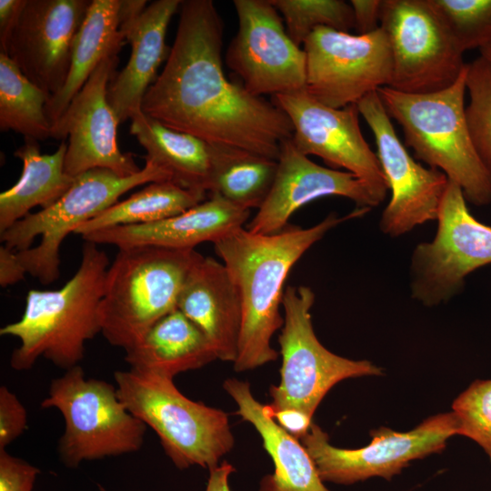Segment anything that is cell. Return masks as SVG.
Masks as SVG:
<instances>
[{
    "label": "cell",
    "mask_w": 491,
    "mask_h": 491,
    "mask_svg": "<svg viewBox=\"0 0 491 491\" xmlns=\"http://www.w3.org/2000/svg\"><path fill=\"white\" fill-rule=\"evenodd\" d=\"M40 406L55 408L64 417L58 454L67 467L134 453L144 444L146 425L125 406L116 386L87 378L79 365L52 380Z\"/></svg>",
    "instance_id": "8"
},
{
    "label": "cell",
    "mask_w": 491,
    "mask_h": 491,
    "mask_svg": "<svg viewBox=\"0 0 491 491\" xmlns=\"http://www.w3.org/2000/svg\"><path fill=\"white\" fill-rule=\"evenodd\" d=\"M223 387L238 406L235 414L258 432L274 463V472L260 480L259 491H330L300 440L275 421L268 406L255 398L249 383L228 378Z\"/></svg>",
    "instance_id": "23"
},
{
    "label": "cell",
    "mask_w": 491,
    "mask_h": 491,
    "mask_svg": "<svg viewBox=\"0 0 491 491\" xmlns=\"http://www.w3.org/2000/svg\"><path fill=\"white\" fill-rule=\"evenodd\" d=\"M293 125L292 141L306 155H316L332 169L353 174L362 181L379 205L389 190L380 162L359 125L357 105L326 106L306 89L271 100Z\"/></svg>",
    "instance_id": "15"
},
{
    "label": "cell",
    "mask_w": 491,
    "mask_h": 491,
    "mask_svg": "<svg viewBox=\"0 0 491 491\" xmlns=\"http://www.w3.org/2000/svg\"><path fill=\"white\" fill-rule=\"evenodd\" d=\"M181 0H156L137 16L121 24L119 29L131 54L125 66L112 77L107 100L119 124L141 110L142 99L166 61L170 47L165 36L168 25L180 8Z\"/></svg>",
    "instance_id": "22"
},
{
    "label": "cell",
    "mask_w": 491,
    "mask_h": 491,
    "mask_svg": "<svg viewBox=\"0 0 491 491\" xmlns=\"http://www.w3.org/2000/svg\"><path fill=\"white\" fill-rule=\"evenodd\" d=\"M50 96L27 79L17 65L0 53V130L43 141L52 137L45 113Z\"/></svg>",
    "instance_id": "30"
},
{
    "label": "cell",
    "mask_w": 491,
    "mask_h": 491,
    "mask_svg": "<svg viewBox=\"0 0 491 491\" xmlns=\"http://www.w3.org/2000/svg\"><path fill=\"white\" fill-rule=\"evenodd\" d=\"M145 0H120V25L124 22L139 15L147 6Z\"/></svg>",
    "instance_id": "42"
},
{
    "label": "cell",
    "mask_w": 491,
    "mask_h": 491,
    "mask_svg": "<svg viewBox=\"0 0 491 491\" xmlns=\"http://www.w3.org/2000/svg\"><path fill=\"white\" fill-rule=\"evenodd\" d=\"M130 134L146 151L149 160L165 171L169 180L184 188L208 194L210 145L204 140L169 128L141 110L131 118Z\"/></svg>",
    "instance_id": "27"
},
{
    "label": "cell",
    "mask_w": 491,
    "mask_h": 491,
    "mask_svg": "<svg viewBox=\"0 0 491 491\" xmlns=\"http://www.w3.org/2000/svg\"><path fill=\"white\" fill-rule=\"evenodd\" d=\"M371 129L391 198L382 212L379 228L398 237L415 227L437 219L449 179L438 169L425 167L408 153L377 94L373 92L357 104Z\"/></svg>",
    "instance_id": "16"
},
{
    "label": "cell",
    "mask_w": 491,
    "mask_h": 491,
    "mask_svg": "<svg viewBox=\"0 0 491 491\" xmlns=\"http://www.w3.org/2000/svg\"><path fill=\"white\" fill-rule=\"evenodd\" d=\"M430 2L463 53L491 46V0Z\"/></svg>",
    "instance_id": "33"
},
{
    "label": "cell",
    "mask_w": 491,
    "mask_h": 491,
    "mask_svg": "<svg viewBox=\"0 0 491 491\" xmlns=\"http://www.w3.org/2000/svg\"><path fill=\"white\" fill-rule=\"evenodd\" d=\"M27 427V413L17 396L5 386L0 387V449L19 437Z\"/></svg>",
    "instance_id": "35"
},
{
    "label": "cell",
    "mask_w": 491,
    "mask_h": 491,
    "mask_svg": "<svg viewBox=\"0 0 491 491\" xmlns=\"http://www.w3.org/2000/svg\"><path fill=\"white\" fill-rule=\"evenodd\" d=\"M292 41L301 46L318 27L348 32L355 28L353 9L344 0H270Z\"/></svg>",
    "instance_id": "31"
},
{
    "label": "cell",
    "mask_w": 491,
    "mask_h": 491,
    "mask_svg": "<svg viewBox=\"0 0 491 491\" xmlns=\"http://www.w3.org/2000/svg\"><path fill=\"white\" fill-rule=\"evenodd\" d=\"M26 271L21 265L17 252L3 245L0 246V285L2 287L22 281Z\"/></svg>",
    "instance_id": "38"
},
{
    "label": "cell",
    "mask_w": 491,
    "mask_h": 491,
    "mask_svg": "<svg viewBox=\"0 0 491 491\" xmlns=\"http://www.w3.org/2000/svg\"><path fill=\"white\" fill-rule=\"evenodd\" d=\"M98 246L85 241L74 276L59 289L29 290L21 318L0 329L20 341L10 356L14 370H29L40 357L68 370L84 358L85 343L101 334L99 306L110 265Z\"/></svg>",
    "instance_id": "3"
},
{
    "label": "cell",
    "mask_w": 491,
    "mask_h": 491,
    "mask_svg": "<svg viewBox=\"0 0 491 491\" xmlns=\"http://www.w3.org/2000/svg\"><path fill=\"white\" fill-rule=\"evenodd\" d=\"M370 435L372 440L364 447L339 448L313 422L299 440L324 482L352 485L372 477L391 480L412 461L443 451L446 441L458 435V420L453 412L440 413L407 432L380 427Z\"/></svg>",
    "instance_id": "12"
},
{
    "label": "cell",
    "mask_w": 491,
    "mask_h": 491,
    "mask_svg": "<svg viewBox=\"0 0 491 491\" xmlns=\"http://www.w3.org/2000/svg\"><path fill=\"white\" fill-rule=\"evenodd\" d=\"M90 0H26L5 54L50 98L63 88Z\"/></svg>",
    "instance_id": "18"
},
{
    "label": "cell",
    "mask_w": 491,
    "mask_h": 491,
    "mask_svg": "<svg viewBox=\"0 0 491 491\" xmlns=\"http://www.w3.org/2000/svg\"><path fill=\"white\" fill-rule=\"evenodd\" d=\"M26 0H0V53L16 25Z\"/></svg>",
    "instance_id": "39"
},
{
    "label": "cell",
    "mask_w": 491,
    "mask_h": 491,
    "mask_svg": "<svg viewBox=\"0 0 491 491\" xmlns=\"http://www.w3.org/2000/svg\"><path fill=\"white\" fill-rule=\"evenodd\" d=\"M466 119L469 135L485 169L491 178V64L479 56L466 64Z\"/></svg>",
    "instance_id": "32"
},
{
    "label": "cell",
    "mask_w": 491,
    "mask_h": 491,
    "mask_svg": "<svg viewBox=\"0 0 491 491\" xmlns=\"http://www.w3.org/2000/svg\"><path fill=\"white\" fill-rule=\"evenodd\" d=\"M238 30L225 54L227 66L252 95L272 97L305 89L306 55L289 37L270 0H235Z\"/></svg>",
    "instance_id": "14"
},
{
    "label": "cell",
    "mask_w": 491,
    "mask_h": 491,
    "mask_svg": "<svg viewBox=\"0 0 491 491\" xmlns=\"http://www.w3.org/2000/svg\"><path fill=\"white\" fill-rule=\"evenodd\" d=\"M177 309L202 331L217 359L235 361L242 306L238 290L223 263L201 255L187 274Z\"/></svg>",
    "instance_id": "21"
},
{
    "label": "cell",
    "mask_w": 491,
    "mask_h": 491,
    "mask_svg": "<svg viewBox=\"0 0 491 491\" xmlns=\"http://www.w3.org/2000/svg\"><path fill=\"white\" fill-rule=\"evenodd\" d=\"M206 198L207 194L184 188L169 180L151 182L83 224L75 234L82 236L113 226L161 221L184 213Z\"/></svg>",
    "instance_id": "29"
},
{
    "label": "cell",
    "mask_w": 491,
    "mask_h": 491,
    "mask_svg": "<svg viewBox=\"0 0 491 491\" xmlns=\"http://www.w3.org/2000/svg\"><path fill=\"white\" fill-rule=\"evenodd\" d=\"M480 55L486 59L491 64V46L479 50Z\"/></svg>",
    "instance_id": "43"
},
{
    "label": "cell",
    "mask_w": 491,
    "mask_h": 491,
    "mask_svg": "<svg viewBox=\"0 0 491 491\" xmlns=\"http://www.w3.org/2000/svg\"><path fill=\"white\" fill-rule=\"evenodd\" d=\"M125 353L130 368L173 379L217 359L202 331L178 309L158 320Z\"/></svg>",
    "instance_id": "24"
},
{
    "label": "cell",
    "mask_w": 491,
    "mask_h": 491,
    "mask_svg": "<svg viewBox=\"0 0 491 491\" xmlns=\"http://www.w3.org/2000/svg\"><path fill=\"white\" fill-rule=\"evenodd\" d=\"M303 49L305 89L326 106L356 105L366 95L390 85L392 54L380 27L365 35L318 27L306 39Z\"/></svg>",
    "instance_id": "13"
},
{
    "label": "cell",
    "mask_w": 491,
    "mask_h": 491,
    "mask_svg": "<svg viewBox=\"0 0 491 491\" xmlns=\"http://www.w3.org/2000/svg\"><path fill=\"white\" fill-rule=\"evenodd\" d=\"M429 242L419 243L410 261L411 296L426 306L448 302L466 276L491 264V226L469 211L462 189L448 182Z\"/></svg>",
    "instance_id": "11"
},
{
    "label": "cell",
    "mask_w": 491,
    "mask_h": 491,
    "mask_svg": "<svg viewBox=\"0 0 491 491\" xmlns=\"http://www.w3.org/2000/svg\"><path fill=\"white\" fill-rule=\"evenodd\" d=\"M114 379L120 400L156 433L177 468L211 470L232 450L227 414L185 396L173 378L129 368L115 371Z\"/></svg>",
    "instance_id": "6"
},
{
    "label": "cell",
    "mask_w": 491,
    "mask_h": 491,
    "mask_svg": "<svg viewBox=\"0 0 491 491\" xmlns=\"http://www.w3.org/2000/svg\"><path fill=\"white\" fill-rule=\"evenodd\" d=\"M224 22L212 0L182 1L164 69L146 90L141 111L164 125L277 160L293 136L286 114L230 81L222 62Z\"/></svg>",
    "instance_id": "1"
},
{
    "label": "cell",
    "mask_w": 491,
    "mask_h": 491,
    "mask_svg": "<svg viewBox=\"0 0 491 491\" xmlns=\"http://www.w3.org/2000/svg\"><path fill=\"white\" fill-rule=\"evenodd\" d=\"M273 417L284 430L297 439L308 432L313 423V417L296 409L278 411L274 414Z\"/></svg>",
    "instance_id": "40"
},
{
    "label": "cell",
    "mask_w": 491,
    "mask_h": 491,
    "mask_svg": "<svg viewBox=\"0 0 491 491\" xmlns=\"http://www.w3.org/2000/svg\"><path fill=\"white\" fill-rule=\"evenodd\" d=\"M458 435L482 447L491 459V378L476 379L453 402Z\"/></svg>",
    "instance_id": "34"
},
{
    "label": "cell",
    "mask_w": 491,
    "mask_h": 491,
    "mask_svg": "<svg viewBox=\"0 0 491 491\" xmlns=\"http://www.w3.org/2000/svg\"><path fill=\"white\" fill-rule=\"evenodd\" d=\"M370 210L356 207L344 216L331 213L311 227L288 225L271 235L240 227L213 243L241 300L242 324L235 371L252 370L277 359L271 339L284 325L280 306L291 268L329 230Z\"/></svg>",
    "instance_id": "2"
},
{
    "label": "cell",
    "mask_w": 491,
    "mask_h": 491,
    "mask_svg": "<svg viewBox=\"0 0 491 491\" xmlns=\"http://www.w3.org/2000/svg\"><path fill=\"white\" fill-rule=\"evenodd\" d=\"M118 62V53L103 59L52 127V138L68 137L65 171L72 177L95 168L123 177L141 171L133 155L122 153L117 145L119 122L107 100Z\"/></svg>",
    "instance_id": "17"
},
{
    "label": "cell",
    "mask_w": 491,
    "mask_h": 491,
    "mask_svg": "<svg viewBox=\"0 0 491 491\" xmlns=\"http://www.w3.org/2000/svg\"><path fill=\"white\" fill-rule=\"evenodd\" d=\"M140 172L126 177L95 168L75 177L69 190L54 205L30 213L0 234L2 245L17 252L27 274L46 286L60 276V247L66 236L113 205L131 189L169 180L149 160ZM170 181V180H169Z\"/></svg>",
    "instance_id": "7"
},
{
    "label": "cell",
    "mask_w": 491,
    "mask_h": 491,
    "mask_svg": "<svg viewBox=\"0 0 491 491\" xmlns=\"http://www.w3.org/2000/svg\"><path fill=\"white\" fill-rule=\"evenodd\" d=\"M380 28L392 54L390 85L427 94L452 85L466 63L430 0H382Z\"/></svg>",
    "instance_id": "10"
},
{
    "label": "cell",
    "mask_w": 491,
    "mask_h": 491,
    "mask_svg": "<svg viewBox=\"0 0 491 491\" xmlns=\"http://www.w3.org/2000/svg\"><path fill=\"white\" fill-rule=\"evenodd\" d=\"M14 153L23 164L21 176L0 194V234L30 214L31 209L47 208L72 186L75 177L65 171L67 144L59 145L53 154H42L38 141L24 137Z\"/></svg>",
    "instance_id": "26"
},
{
    "label": "cell",
    "mask_w": 491,
    "mask_h": 491,
    "mask_svg": "<svg viewBox=\"0 0 491 491\" xmlns=\"http://www.w3.org/2000/svg\"><path fill=\"white\" fill-rule=\"evenodd\" d=\"M273 186L246 229L271 235L289 224L292 215L303 205L329 195L352 200L358 208H373L377 203L366 185L353 174L317 165L301 153L292 139L281 144Z\"/></svg>",
    "instance_id": "19"
},
{
    "label": "cell",
    "mask_w": 491,
    "mask_h": 491,
    "mask_svg": "<svg viewBox=\"0 0 491 491\" xmlns=\"http://www.w3.org/2000/svg\"><path fill=\"white\" fill-rule=\"evenodd\" d=\"M315 297L306 286L285 289L284 325L278 336L280 382L270 387L271 402L267 405L272 416L284 409H296L313 417L324 396L338 382L383 376L382 368L372 362L337 356L320 343L312 325Z\"/></svg>",
    "instance_id": "9"
},
{
    "label": "cell",
    "mask_w": 491,
    "mask_h": 491,
    "mask_svg": "<svg viewBox=\"0 0 491 491\" xmlns=\"http://www.w3.org/2000/svg\"><path fill=\"white\" fill-rule=\"evenodd\" d=\"M249 214L250 210L236 206L217 194H209L205 201L177 215L149 224L105 228L82 238L118 249L145 246L195 249L201 243H214L244 227Z\"/></svg>",
    "instance_id": "20"
},
{
    "label": "cell",
    "mask_w": 491,
    "mask_h": 491,
    "mask_svg": "<svg viewBox=\"0 0 491 491\" xmlns=\"http://www.w3.org/2000/svg\"><path fill=\"white\" fill-rule=\"evenodd\" d=\"M355 29L358 35H365L380 27L382 0H351Z\"/></svg>",
    "instance_id": "37"
},
{
    "label": "cell",
    "mask_w": 491,
    "mask_h": 491,
    "mask_svg": "<svg viewBox=\"0 0 491 491\" xmlns=\"http://www.w3.org/2000/svg\"><path fill=\"white\" fill-rule=\"evenodd\" d=\"M195 249L135 246L119 249L108 266L99 306L101 334L125 351L162 317L177 309Z\"/></svg>",
    "instance_id": "5"
},
{
    "label": "cell",
    "mask_w": 491,
    "mask_h": 491,
    "mask_svg": "<svg viewBox=\"0 0 491 491\" xmlns=\"http://www.w3.org/2000/svg\"><path fill=\"white\" fill-rule=\"evenodd\" d=\"M466 65L452 85L437 92L407 94L388 86L376 92L391 120L401 126L404 144L415 157L458 185L467 202L486 205L491 203V178L466 124Z\"/></svg>",
    "instance_id": "4"
},
{
    "label": "cell",
    "mask_w": 491,
    "mask_h": 491,
    "mask_svg": "<svg viewBox=\"0 0 491 491\" xmlns=\"http://www.w3.org/2000/svg\"><path fill=\"white\" fill-rule=\"evenodd\" d=\"M234 472V466L226 461L209 470L205 491H231L229 479Z\"/></svg>",
    "instance_id": "41"
},
{
    "label": "cell",
    "mask_w": 491,
    "mask_h": 491,
    "mask_svg": "<svg viewBox=\"0 0 491 491\" xmlns=\"http://www.w3.org/2000/svg\"><path fill=\"white\" fill-rule=\"evenodd\" d=\"M119 6L120 0H91L73 42L66 81L59 93L45 105L52 127L101 61L119 53L126 43L119 29Z\"/></svg>",
    "instance_id": "25"
},
{
    "label": "cell",
    "mask_w": 491,
    "mask_h": 491,
    "mask_svg": "<svg viewBox=\"0 0 491 491\" xmlns=\"http://www.w3.org/2000/svg\"><path fill=\"white\" fill-rule=\"evenodd\" d=\"M40 470L0 449V491H33Z\"/></svg>",
    "instance_id": "36"
},
{
    "label": "cell",
    "mask_w": 491,
    "mask_h": 491,
    "mask_svg": "<svg viewBox=\"0 0 491 491\" xmlns=\"http://www.w3.org/2000/svg\"><path fill=\"white\" fill-rule=\"evenodd\" d=\"M210 153L208 195L217 194L244 209H259L275 182L277 160L223 145H210Z\"/></svg>",
    "instance_id": "28"
}]
</instances>
